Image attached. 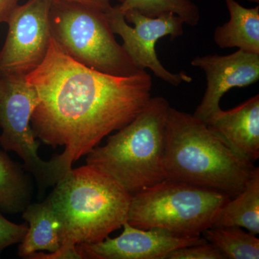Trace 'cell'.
I'll return each instance as SVG.
<instances>
[{
    "mask_svg": "<svg viewBox=\"0 0 259 259\" xmlns=\"http://www.w3.org/2000/svg\"><path fill=\"white\" fill-rule=\"evenodd\" d=\"M25 79L38 96L34 136L52 148L65 147L56 155L63 177L152 97V77L146 71L118 76L92 69L68 55L53 36L44 61Z\"/></svg>",
    "mask_w": 259,
    "mask_h": 259,
    "instance_id": "cell-1",
    "label": "cell"
},
{
    "mask_svg": "<svg viewBox=\"0 0 259 259\" xmlns=\"http://www.w3.org/2000/svg\"><path fill=\"white\" fill-rule=\"evenodd\" d=\"M166 178L236 197L256 166L228 147L192 114L170 107L166 125Z\"/></svg>",
    "mask_w": 259,
    "mask_h": 259,
    "instance_id": "cell-2",
    "label": "cell"
},
{
    "mask_svg": "<svg viewBox=\"0 0 259 259\" xmlns=\"http://www.w3.org/2000/svg\"><path fill=\"white\" fill-rule=\"evenodd\" d=\"M132 194L90 165L71 168L49 196L60 226L61 245L104 241L127 222Z\"/></svg>",
    "mask_w": 259,
    "mask_h": 259,
    "instance_id": "cell-3",
    "label": "cell"
},
{
    "mask_svg": "<svg viewBox=\"0 0 259 259\" xmlns=\"http://www.w3.org/2000/svg\"><path fill=\"white\" fill-rule=\"evenodd\" d=\"M170 107L164 97H151L134 120L109 136L105 146L88 153L87 164L106 174L132 195L165 180Z\"/></svg>",
    "mask_w": 259,
    "mask_h": 259,
    "instance_id": "cell-4",
    "label": "cell"
},
{
    "mask_svg": "<svg viewBox=\"0 0 259 259\" xmlns=\"http://www.w3.org/2000/svg\"><path fill=\"white\" fill-rule=\"evenodd\" d=\"M230 198L219 191L166 178L133 194L127 222L141 229L161 228L178 236H202Z\"/></svg>",
    "mask_w": 259,
    "mask_h": 259,
    "instance_id": "cell-5",
    "label": "cell"
},
{
    "mask_svg": "<svg viewBox=\"0 0 259 259\" xmlns=\"http://www.w3.org/2000/svg\"><path fill=\"white\" fill-rule=\"evenodd\" d=\"M107 13L63 0H52L51 33L71 58L101 72L126 76L138 69L117 42Z\"/></svg>",
    "mask_w": 259,
    "mask_h": 259,
    "instance_id": "cell-6",
    "label": "cell"
},
{
    "mask_svg": "<svg viewBox=\"0 0 259 259\" xmlns=\"http://www.w3.org/2000/svg\"><path fill=\"white\" fill-rule=\"evenodd\" d=\"M38 102L36 91L25 76H0V146L20 156L23 168L42 190L55 186L62 176L55 156L47 161L38 156L40 144L31 127Z\"/></svg>",
    "mask_w": 259,
    "mask_h": 259,
    "instance_id": "cell-7",
    "label": "cell"
},
{
    "mask_svg": "<svg viewBox=\"0 0 259 259\" xmlns=\"http://www.w3.org/2000/svg\"><path fill=\"white\" fill-rule=\"evenodd\" d=\"M107 15L112 32L122 39V47L138 69H149L156 77L172 86L192 81L191 76L182 71L175 74L165 69L155 50L156 42L161 37L175 39L183 35L185 22L180 17L167 13L150 18L136 10L122 14L117 6L112 7Z\"/></svg>",
    "mask_w": 259,
    "mask_h": 259,
    "instance_id": "cell-8",
    "label": "cell"
},
{
    "mask_svg": "<svg viewBox=\"0 0 259 259\" xmlns=\"http://www.w3.org/2000/svg\"><path fill=\"white\" fill-rule=\"evenodd\" d=\"M51 1L28 0L10 15L0 51V76H26L44 61L52 37Z\"/></svg>",
    "mask_w": 259,
    "mask_h": 259,
    "instance_id": "cell-9",
    "label": "cell"
},
{
    "mask_svg": "<svg viewBox=\"0 0 259 259\" xmlns=\"http://www.w3.org/2000/svg\"><path fill=\"white\" fill-rule=\"evenodd\" d=\"M123 232L117 238L109 237L92 244H78L83 258L166 259L174 250L206 242L202 236L182 237L161 228L141 229L124 223Z\"/></svg>",
    "mask_w": 259,
    "mask_h": 259,
    "instance_id": "cell-10",
    "label": "cell"
},
{
    "mask_svg": "<svg viewBox=\"0 0 259 259\" xmlns=\"http://www.w3.org/2000/svg\"><path fill=\"white\" fill-rule=\"evenodd\" d=\"M191 64L206 75L207 88L193 114L204 122L221 109L220 102L230 90L249 86L259 79V54L239 49L228 56H197Z\"/></svg>",
    "mask_w": 259,
    "mask_h": 259,
    "instance_id": "cell-11",
    "label": "cell"
},
{
    "mask_svg": "<svg viewBox=\"0 0 259 259\" xmlns=\"http://www.w3.org/2000/svg\"><path fill=\"white\" fill-rule=\"evenodd\" d=\"M204 123L241 158L253 163L258 159V95L232 110L220 109Z\"/></svg>",
    "mask_w": 259,
    "mask_h": 259,
    "instance_id": "cell-12",
    "label": "cell"
},
{
    "mask_svg": "<svg viewBox=\"0 0 259 259\" xmlns=\"http://www.w3.org/2000/svg\"><path fill=\"white\" fill-rule=\"evenodd\" d=\"M28 231L20 243L18 255L27 258L38 251L54 252L61 245L60 226L49 197L40 203L29 204L23 212Z\"/></svg>",
    "mask_w": 259,
    "mask_h": 259,
    "instance_id": "cell-13",
    "label": "cell"
},
{
    "mask_svg": "<svg viewBox=\"0 0 259 259\" xmlns=\"http://www.w3.org/2000/svg\"><path fill=\"white\" fill-rule=\"evenodd\" d=\"M229 21L216 28L214 41L220 49L238 48L259 54V7L245 8L236 0H225Z\"/></svg>",
    "mask_w": 259,
    "mask_h": 259,
    "instance_id": "cell-14",
    "label": "cell"
},
{
    "mask_svg": "<svg viewBox=\"0 0 259 259\" xmlns=\"http://www.w3.org/2000/svg\"><path fill=\"white\" fill-rule=\"evenodd\" d=\"M212 226H236L250 233H259V168L244 190L223 204L214 218Z\"/></svg>",
    "mask_w": 259,
    "mask_h": 259,
    "instance_id": "cell-15",
    "label": "cell"
},
{
    "mask_svg": "<svg viewBox=\"0 0 259 259\" xmlns=\"http://www.w3.org/2000/svg\"><path fill=\"white\" fill-rule=\"evenodd\" d=\"M23 165L0 151V210L8 214L23 212L30 204L32 185Z\"/></svg>",
    "mask_w": 259,
    "mask_h": 259,
    "instance_id": "cell-16",
    "label": "cell"
},
{
    "mask_svg": "<svg viewBox=\"0 0 259 259\" xmlns=\"http://www.w3.org/2000/svg\"><path fill=\"white\" fill-rule=\"evenodd\" d=\"M207 242L222 252L226 259H258L259 239L240 227H214L202 233Z\"/></svg>",
    "mask_w": 259,
    "mask_h": 259,
    "instance_id": "cell-17",
    "label": "cell"
},
{
    "mask_svg": "<svg viewBox=\"0 0 259 259\" xmlns=\"http://www.w3.org/2000/svg\"><path fill=\"white\" fill-rule=\"evenodd\" d=\"M116 6L122 14L136 10L150 18L172 13L192 27L197 26L201 18L199 8L192 0H123Z\"/></svg>",
    "mask_w": 259,
    "mask_h": 259,
    "instance_id": "cell-18",
    "label": "cell"
},
{
    "mask_svg": "<svg viewBox=\"0 0 259 259\" xmlns=\"http://www.w3.org/2000/svg\"><path fill=\"white\" fill-rule=\"evenodd\" d=\"M166 259H226L215 245L209 242L189 245L174 250Z\"/></svg>",
    "mask_w": 259,
    "mask_h": 259,
    "instance_id": "cell-19",
    "label": "cell"
},
{
    "mask_svg": "<svg viewBox=\"0 0 259 259\" xmlns=\"http://www.w3.org/2000/svg\"><path fill=\"white\" fill-rule=\"evenodd\" d=\"M28 231V223L15 224L8 221L0 210V255L10 245L21 243Z\"/></svg>",
    "mask_w": 259,
    "mask_h": 259,
    "instance_id": "cell-20",
    "label": "cell"
},
{
    "mask_svg": "<svg viewBox=\"0 0 259 259\" xmlns=\"http://www.w3.org/2000/svg\"><path fill=\"white\" fill-rule=\"evenodd\" d=\"M30 259H81L83 258L78 250L77 245H61L60 248L54 252L45 253L44 252H35L27 257Z\"/></svg>",
    "mask_w": 259,
    "mask_h": 259,
    "instance_id": "cell-21",
    "label": "cell"
},
{
    "mask_svg": "<svg viewBox=\"0 0 259 259\" xmlns=\"http://www.w3.org/2000/svg\"><path fill=\"white\" fill-rule=\"evenodd\" d=\"M63 1L78 3V4L90 7L94 9L105 12V13L110 11L112 8V0H63Z\"/></svg>",
    "mask_w": 259,
    "mask_h": 259,
    "instance_id": "cell-22",
    "label": "cell"
},
{
    "mask_svg": "<svg viewBox=\"0 0 259 259\" xmlns=\"http://www.w3.org/2000/svg\"><path fill=\"white\" fill-rule=\"evenodd\" d=\"M20 0H0V23H7Z\"/></svg>",
    "mask_w": 259,
    "mask_h": 259,
    "instance_id": "cell-23",
    "label": "cell"
},
{
    "mask_svg": "<svg viewBox=\"0 0 259 259\" xmlns=\"http://www.w3.org/2000/svg\"><path fill=\"white\" fill-rule=\"evenodd\" d=\"M247 1L252 2V3H258L259 0H247Z\"/></svg>",
    "mask_w": 259,
    "mask_h": 259,
    "instance_id": "cell-24",
    "label": "cell"
},
{
    "mask_svg": "<svg viewBox=\"0 0 259 259\" xmlns=\"http://www.w3.org/2000/svg\"><path fill=\"white\" fill-rule=\"evenodd\" d=\"M118 1L120 2V3H121L122 1H123V0H118Z\"/></svg>",
    "mask_w": 259,
    "mask_h": 259,
    "instance_id": "cell-25",
    "label": "cell"
}]
</instances>
